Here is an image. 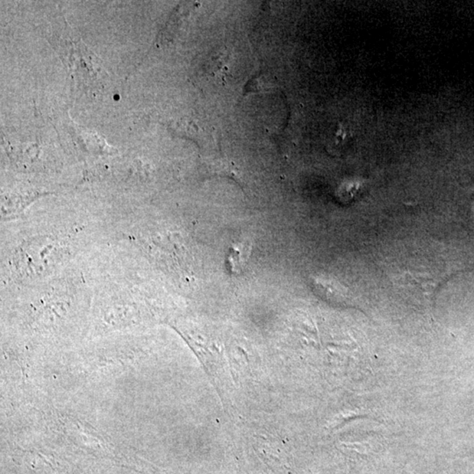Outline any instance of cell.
<instances>
[{
    "label": "cell",
    "instance_id": "1",
    "mask_svg": "<svg viewBox=\"0 0 474 474\" xmlns=\"http://www.w3.org/2000/svg\"><path fill=\"white\" fill-rule=\"evenodd\" d=\"M436 241L414 244L385 258V275L395 289L417 305L429 307L437 291L462 270L455 258Z\"/></svg>",
    "mask_w": 474,
    "mask_h": 474
}]
</instances>
